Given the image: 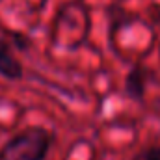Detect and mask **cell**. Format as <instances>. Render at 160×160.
Returning a JSON list of instances; mask_svg holds the SVG:
<instances>
[{
	"label": "cell",
	"instance_id": "obj_4",
	"mask_svg": "<svg viewBox=\"0 0 160 160\" xmlns=\"http://www.w3.org/2000/svg\"><path fill=\"white\" fill-rule=\"evenodd\" d=\"M132 160H160V147H157V145L145 147V149H142Z\"/></svg>",
	"mask_w": 160,
	"mask_h": 160
},
{
	"label": "cell",
	"instance_id": "obj_3",
	"mask_svg": "<svg viewBox=\"0 0 160 160\" xmlns=\"http://www.w3.org/2000/svg\"><path fill=\"white\" fill-rule=\"evenodd\" d=\"M145 69L142 65H134L125 77V93L128 99L142 102L145 95Z\"/></svg>",
	"mask_w": 160,
	"mask_h": 160
},
{
	"label": "cell",
	"instance_id": "obj_1",
	"mask_svg": "<svg viewBox=\"0 0 160 160\" xmlns=\"http://www.w3.org/2000/svg\"><path fill=\"white\" fill-rule=\"evenodd\" d=\"M54 134L45 127H28L0 147V160H47Z\"/></svg>",
	"mask_w": 160,
	"mask_h": 160
},
{
	"label": "cell",
	"instance_id": "obj_5",
	"mask_svg": "<svg viewBox=\"0 0 160 160\" xmlns=\"http://www.w3.org/2000/svg\"><path fill=\"white\" fill-rule=\"evenodd\" d=\"M11 39H13V47L17 50H28L30 48V38L24 34H13Z\"/></svg>",
	"mask_w": 160,
	"mask_h": 160
},
{
	"label": "cell",
	"instance_id": "obj_2",
	"mask_svg": "<svg viewBox=\"0 0 160 160\" xmlns=\"http://www.w3.org/2000/svg\"><path fill=\"white\" fill-rule=\"evenodd\" d=\"M24 75L22 63L19 62V58L13 54L11 45L6 39L0 38V77H4L6 80H21Z\"/></svg>",
	"mask_w": 160,
	"mask_h": 160
}]
</instances>
